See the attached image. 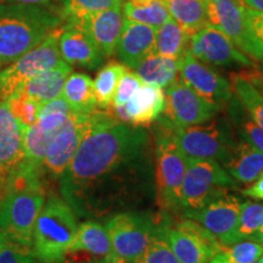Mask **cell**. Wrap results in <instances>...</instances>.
I'll return each mask as SVG.
<instances>
[{
    "label": "cell",
    "mask_w": 263,
    "mask_h": 263,
    "mask_svg": "<svg viewBox=\"0 0 263 263\" xmlns=\"http://www.w3.org/2000/svg\"><path fill=\"white\" fill-rule=\"evenodd\" d=\"M154 149L145 128L100 111L60 179L61 197L78 218L141 211L156 197Z\"/></svg>",
    "instance_id": "obj_1"
},
{
    "label": "cell",
    "mask_w": 263,
    "mask_h": 263,
    "mask_svg": "<svg viewBox=\"0 0 263 263\" xmlns=\"http://www.w3.org/2000/svg\"><path fill=\"white\" fill-rule=\"evenodd\" d=\"M42 173V168L24 161L0 190V232L10 241L28 248L45 203Z\"/></svg>",
    "instance_id": "obj_2"
},
{
    "label": "cell",
    "mask_w": 263,
    "mask_h": 263,
    "mask_svg": "<svg viewBox=\"0 0 263 263\" xmlns=\"http://www.w3.org/2000/svg\"><path fill=\"white\" fill-rule=\"evenodd\" d=\"M62 17L43 5H0V67L11 64L60 27Z\"/></svg>",
    "instance_id": "obj_3"
},
{
    "label": "cell",
    "mask_w": 263,
    "mask_h": 263,
    "mask_svg": "<svg viewBox=\"0 0 263 263\" xmlns=\"http://www.w3.org/2000/svg\"><path fill=\"white\" fill-rule=\"evenodd\" d=\"M77 216L61 196L51 194L43 206L32 235V252L39 263H60L77 232Z\"/></svg>",
    "instance_id": "obj_4"
},
{
    "label": "cell",
    "mask_w": 263,
    "mask_h": 263,
    "mask_svg": "<svg viewBox=\"0 0 263 263\" xmlns=\"http://www.w3.org/2000/svg\"><path fill=\"white\" fill-rule=\"evenodd\" d=\"M154 156L157 201L163 209L180 210L186 156L172 129L160 122L154 129Z\"/></svg>",
    "instance_id": "obj_5"
},
{
    "label": "cell",
    "mask_w": 263,
    "mask_h": 263,
    "mask_svg": "<svg viewBox=\"0 0 263 263\" xmlns=\"http://www.w3.org/2000/svg\"><path fill=\"white\" fill-rule=\"evenodd\" d=\"M236 180L215 160L186 157L182 184V209L197 210L235 189Z\"/></svg>",
    "instance_id": "obj_6"
},
{
    "label": "cell",
    "mask_w": 263,
    "mask_h": 263,
    "mask_svg": "<svg viewBox=\"0 0 263 263\" xmlns=\"http://www.w3.org/2000/svg\"><path fill=\"white\" fill-rule=\"evenodd\" d=\"M157 122L172 129L179 147L189 159L215 160L224 166L236 145L228 127L221 121L186 127L171 126L159 120Z\"/></svg>",
    "instance_id": "obj_7"
},
{
    "label": "cell",
    "mask_w": 263,
    "mask_h": 263,
    "mask_svg": "<svg viewBox=\"0 0 263 263\" xmlns=\"http://www.w3.org/2000/svg\"><path fill=\"white\" fill-rule=\"evenodd\" d=\"M60 31L61 27L54 29L37 47L0 70V99L6 100L21 93L28 81L60 64L62 61L59 50Z\"/></svg>",
    "instance_id": "obj_8"
},
{
    "label": "cell",
    "mask_w": 263,
    "mask_h": 263,
    "mask_svg": "<svg viewBox=\"0 0 263 263\" xmlns=\"http://www.w3.org/2000/svg\"><path fill=\"white\" fill-rule=\"evenodd\" d=\"M105 228L114 254L133 263L145 251L159 224L147 211H123L108 217Z\"/></svg>",
    "instance_id": "obj_9"
},
{
    "label": "cell",
    "mask_w": 263,
    "mask_h": 263,
    "mask_svg": "<svg viewBox=\"0 0 263 263\" xmlns=\"http://www.w3.org/2000/svg\"><path fill=\"white\" fill-rule=\"evenodd\" d=\"M100 111L89 115L72 112L64 127L52 138L42 163V172L60 178L84 138L98 122Z\"/></svg>",
    "instance_id": "obj_10"
},
{
    "label": "cell",
    "mask_w": 263,
    "mask_h": 263,
    "mask_svg": "<svg viewBox=\"0 0 263 263\" xmlns=\"http://www.w3.org/2000/svg\"><path fill=\"white\" fill-rule=\"evenodd\" d=\"M164 98V108L159 121L176 127L209 122L222 107L205 100L180 80H176L166 88Z\"/></svg>",
    "instance_id": "obj_11"
},
{
    "label": "cell",
    "mask_w": 263,
    "mask_h": 263,
    "mask_svg": "<svg viewBox=\"0 0 263 263\" xmlns=\"http://www.w3.org/2000/svg\"><path fill=\"white\" fill-rule=\"evenodd\" d=\"M164 240L180 263H210L222 244L201 224L186 218L171 228L160 224Z\"/></svg>",
    "instance_id": "obj_12"
},
{
    "label": "cell",
    "mask_w": 263,
    "mask_h": 263,
    "mask_svg": "<svg viewBox=\"0 0 263 263\" xmlns=\"http://www.w3.org/2000/svg\"><path fill=\"white\" fill-rule=\"evenodd\" d=\"M240 205L241 202L238 197L227 194L202 209H183V217L200 223L222 245L229 246L240 241L238 236Z\"/></svg>",
    "instance_id": "obj_13"
},
{
    "label": "cell",
    "mask_w": 263,
    "mask_h": 263,
    "mask_svg": "<svg viewBox=\"0 0 263 263\" xmlns=\"http://www.w3.org/2000/svg\"><path fill=\"white\" fill-rule=\"evenodd\" d=\"M179 80L205 100L219 106L232 100V83L209 65L197 60L189 49L180 59Z\"/></svg>",
    "instance_id": "obj_14"
},
{
    "label": "cell",
    "mask_w": 263,
    "mask_h": 263,
    "mask_svg": "<svg viewBox=\"0 0 263 263\" xmlns=\"http://www.w3.org/2000/svg\"><path fill=\"white\" fill-rule=\"evenodd\" d=\"M189 50L197 60L206 65L254 67V62L245 52L240 50L226 34L210 25L190 37Z\"/></svg>",
    "instance_id": "obj_15"
},
{
    "label": "cell",
    "mask_w": 263,
    "mask_h": 263,
    "mask_svg": "<svg viewBox=\"0 0 263 263\" xmlns=\"http://www.w3.org/2000/svg\"><path fill=\"white\" fill-rule=\"evenodd\" d=\"M26 128L0 99V190L24 162Z\"/></svg>",
    "instance_id": "obj_16"
},
{
    "label": "cell",
    "mask_w": 263,
    "mask_h": 263,
    "mask_svg": "<svg viewBox=\"0 0 263 263\" xmlns=\"http://www.w3.org/2000/svg\"><path fill=\"white\" fill-rule=\"evenodd\" d=\"M61 59L71 66L95 70L103 65L105 57L85 29L78 24L66 22L59 35Z\"/></svg>",
    "instance_id": "obj_17"
},
{
    "label": "cell",
    "mask_w": 263,
    "mask_h": 263,
    "mask_svg": "<svg viewBox=\"0 0 263 263\" xmlns=\"http://www.w3.org/2000/svg\"><path fill=\"white\" fill-rule=\"evenodd\" d=\"M164 101L162 88L143 83L127 104L114 107V112L117 120L124 123L146 128L159 120L163 112Z\"/></svg>",
    "instance_id": "obj_18"
},
{
    "label": "cell",
    "mask_w": 263,
    "mask_h": 263,
    "mask_svg": "<svg viewBox=\"0 0 263 263\" xmlns=\"http://www.w3.org/2000/svg\"><path fill=\"white\" fill-rule=\"evenodd\" d=\"M207 25L218 29L242 51L246 37V6L241 0H203ZM244 52V51H242Z\"/></svg>",
    "instance_id": "obj_19"
},
{
    "label": "cell",
    "mask_w": 263,
    "mask_h": 263,
    "mask_svg": "<svg viewBox=\"0 0 263 263\" xmlns=\"http://www.w3.org/2000/svg\"><path fill=\"white\" fill-rule=\"evenodd\" d=\"M155 28L123 18V27L116 52L121 64L133 70L144 59L154 54Z\"/></svg>",
    "instance_id": "obj_20"
},
{
    "label": "cell",
    "mask_w": 263,
    "mask_h": 263,
    "mask_svg": "<svg viewBox=\"0 0 263 263\" xmlns=\"http://www.w3.org/2000/svg\"><path fill=\"white\" fill-rule=\"evenodd\" d=\"M122 3L91 15L78 24L88 32L105 58L112 57L116 52L123 27Z\"/></svg>",
    "instance_id": "obj_21"
},
{
    "label": "cell",
    "mask_w": 263,
    "mask_h": 263,
    "mask_svg": "<svg viewBox=\"0 0 263 263\" xmlns=\"http://www.w3.org/2000/svg\"><path fill=\"white\" fill-rule=\"evenodd\" d=\"M72 73V66L62 60L60 64L42 72L25 84L21 93L38 104H45L61 97L65 82Z\"/></svg>",
    "instance_id": "obj_22"
},
{
    "label": "cell",
    "mask_w": 263,
    "mask_h": 263,
    "mask_svg": "<svg viewBox=\"0 0 263 263\" xmlns=\"http://www.w3.org/2000/svg\"><path fill=\"white\" fill-rule=\"evenodd\" d=\"M223 167L236 182L252 183L263 172V153L251 144L240 140Z\"/></svg>",
    "instance_id": "obj_23"
},
{
    "label": "cell",
    "mask_w": 263,
    "mask_h": 263,
    "mask_svg": "<svg viewBox=\"0 0 263 263\" xmlns=\"http://www.w3.org/2000/svg\"><path fill=\"white\" fill-rule=\"evenodd\" d=\"M68 251H85L103 258L114 254L106 228L95 219H87L78 226Z\"/></svg>",
    "instance_id": "obj_24"
},
{
    "label": "cell",
    "mask_w": 263,
    "mask_h": 263,
    "mask_svg": "<svg viewBox=\"0 0 263 263\" xmlns=\"http://www.w3.org/2000/svg\"><path fill=\"white\" fill-rule=\"evenodd\" d=\"M61 98L72 111L89 115L97 108L93 80L85 73H71L65 82Z\"/></svg>",
    "instance_id": "obj_25"
},
{
    "label": "cell",
    "mask_w": 263,
    "mask_h": 263,
    "mask_svg": "<svg viewBox=\"0 0 263 263\" xmlns=\"http://www.w3.org/2000/svg\"><path fill=\"white\" fill-rule=\"evenodd\" d=\"M180 59H170L157 54H151L140 61L133 71L143 83L167 88L177 80L179 73Z\"/></svg>",
    "instance_id": "obj_26"
},
{
    "label": "cell",
    "mask_w": 263,
    "mask_h": 263,
    "mask_svg": "<svg viewBox=\"0 0 263 263\" xmlns=\"http://www.w3.org/2000/svg\"><path fill=\"white\" fill-rule=\"evenodd\" d=\"M190 37L185 31L170 17L155 29V47L154 54L179 60L189 49Z\"/></svg>",
    "instance_id": "obj_27"
},
{
    "label": "cell",
    "mask_w": 263,
    "mask_h": 263,
    "mask_svg": "<svg viewBox=\"0 0 263 263\" xmlns=\"http://www.w3.org/2000/svg\"><path fill=\"white\" fill-rule=\"evenodd\" d=\"M170 16L189 37L207 26L203 0H163Z\"/></svg>",
    "instance_id": "obj_28"
},
{
    "label": "cell",
    "mask_w": 263,
    "mask_h": 263,
    "mask_svg": "<svg viewBox=\"0 0 263 263\" xmlns=\"http://www.w3.org/2000/svg\"><path fill=\"white\" fill-rule=\"evenodd\" d=\"M124 20L159 28L168 20L170 12L163 0H123Z\"/></svg>",
    "instance_id": "obj_29"
},
{
    "label": "cell",
    "mask_w": 263,
    "mask_h": 263,
    "mask_svg": "<svg viewBox=\"0 0 263 263\" xmlns=\"http://www.w3.org/2000/svg\"><path fill=\"white\" fill-rule=\"evenodd\" d=\"M127 70L128 68L121 62L111 61L98 72L95 81H93L97 106L106 110L112 105L118 82Z\"/></svg>",
    "instance_id": "obj_30"
},
{
    "label": "cell",
    "mask_w": 263,
    "mask_h": 263,
    "mask_svg": "<svg viewBox=\"0 0 263 263\" xmlns=\"http://www.w3.org/2000/svg\"><path fill=\"white\" fill-rule=\"evenodd\" d=\"M233 91L254 122L263 129V97L240 73L230 76Z\"/></svg>",
    "instance_id": "obj_31"
},
{
    "label": "cell",
    "mask_w": 263,
    "mask_h": 263,
    "mask_svg": "<svg viewBox=\"0 0 263 263\" xmlns=\"http://www.w3.org/2000/svg\"><path fill=\"white\" fill-rule=\"evenodd\" d=\"M262 254V244L245 239L229 246L222 245L210 259V263H252L258 261Z\"/></svg>",
    "instance_id": "obj_32"
},
{
    "label": "cell",
    "mask_w": 263,
    "mask_h": 263,
    "mask_svg": "<svg viewBox=\"0 0 263 263\" xmlns=\"http://www.w3.org/2000/svg\"><path fill=\"white\" fill-rule=\"evenodd\" d=\"M122 2L123 0H62L60 16L66 22L80 24L89 16Z\"/></svg>",
    "instance_id": "obj_33"
},
{
    "label": "cell",
    "mask_w": 263,
    "mask_h": 263,
    "mask_svg": "<svg viewBox=\"0 0 263 263\" xmlns=\"http://www.w3.org/2000/svg\"><path fill=\"white\" fill-rule=\"evenodd\" d=\"M246 37L242 51L256 60H263V14L246 8Z\"/></svg>",
    "instance_id": "obj_34"
},
{
    "label": "cell",
    "mask_w": 263,
    "mask_h": 263,
    "mask_svg": "<svg viewBox=\"0 0 263 263\" xmlns=\"http://www.w3.org/2000/svg\"><path fill=\"white\" fill-rule=\"evenodd\" d=\"M263 219V205L252 201H245L240 205L238 236L239 240L251 239L258 233Z\"/></svg>",
    "instance_id": "obj_35"
},
{
    "label": "cell",
    "mask_w": 263,
    "mask_h": 263,
    "mask_svg": "<svg viewBox=\"0 0 263 263\" xmlns=\"http://www.w3.org/2000/svg\"><path fill=\"white\" fill-rule=\"evenodd\" d=\"M240 107L234 106L232 108V118L235 123L238 134L241 140L251 144L252 146L263 153V129H261L254 121L250 118L248 112H244V107L240 104Z\"/></svg>",
    "instance_id": "obj_36"
},
{
    "label": "cell",
    "mask_w": 263,
    "mask_h": 263,
    "mask_svg": "<svg viewBox=\"0 0 263 263\" xmlns=\"http://www.w3.org/2000/svg\"><path fill=\"white\" fill-rule=\"evenodd\" d=\"M133 263H180L161 233L160 224L145 251Z\"/></svg>",
    "instance_id": "obj_37"
},
{
    "label": "cell",
    "mask_w": 263,
    "mask_h": 263,
    "mask_svg": "<svg viewBox=\"0 0 263 263\" xmlns=\"http://www.w3.org/2000/svg\"><path fill=\"white\" fill-rule=\"evenodd\" d=\"M6 103L11 114L26 127H31L35 123L38 118L39 110L42 105L32 100L25 94L18 93L6 99Z\"/></svg>",
    "instance_id": "obj_38"
},
{
    "label": "cell",
    "mask_w": 263,
    "mask_h": 263,
    "mask_svg": "<svg viewBox=\"0 0 263 263\" xmlns=\"http://www.w3.org/2000/svg\"><path fill=\"white\" fill-rule=\"evenodd\" d=\"M141 84H143V82L136 74V72L127 70L124 72V74L122 76L120 82H118L111 106L118 107L127 104L133 98V95L137 93V90L139 89Z\"/></svg>",
    "instance_id": "obj_39"
},
{
    "label": "cell",
    "mask_w": 263,
    "mask_h": 263,
    "mask_svg": "<svg viewBox=\"0 0 263 263\" xmlns=\"http://www.w3.org/2000/svg\"><path fill=\"white\" fill-rule=\"evenodd\" d=\"M0 263H39L28 246L8 241L0 248Z\"/></svg>",
    "instance_id": "obj_40"
},
{
    "label": "cell",
    "mask_w": 263,
    "mask_h": 263,
    "mask_svg": "<svg viewBox=\"0 0 263 263\" xmlns=\"http://www.w3.org/2000/svg\"><path fill=\"white\" fill-rule=\"evenodd\" d=\"M104 258L85 251H68L60 263H103Z\"/></svg>",
    "instance_id": "obj_41"
},
{
    "label": "cell",
    "mask_w": 263,
    "mask_h": 263,
    "mask_svg": "<svg viewBox=\"0 0 263 263\" xmlns=\"http://www.w3.org/2000/svg\"><path fill=\"white\" fill-rule=\"evenodd\" d=\"M241 194L245 196L254 197V199L263 200V172L257 177V179L254 180L252 185H250L246 189H242Z\"/></svg>",
    "instance_id": "obj_42"
},
{
    "label": "cell",
    "mask_w": 263,
    "mask_h": 263,
    "mask_svg": "<svg viewBox=\"0 0 263 263\" xmlns=\"http://www.w3.org/2000/svg\"><path fill=\"white\" fill-rule=\"evenodd\" d=\"M246 8L263 14V0H241Z\"/></svg>",
    "instance_id": "obj_43"
},
{
    "label": "cell",
    "mask_w": 263,
    "mask_h": 263,
    "mask_svg": "<svg viewBox=\"0 0 263 263\" xmlns=\"http://www.w3.org/2000/svg\"><path fill=\"white\" fill-rule=\"evenodd\" d=\"M49 0H3L9 4H26V5H45Z\"/></svg>",
    "instance_id": "obj_44"
},
{
    "label": "cell",
    "mask_w": 263,
    "mask_h": 263,
    "mask_svg": "<svg viewBox=\"0 0 263 263\" xmlns=\"http://www.w3.org/2000/svg\"><path fill=\"white\" fill-rule=\"evenodd\" d=\"M103 263H130V262H128V261H126V259L121 258L120 256L112 254V255L107 256V257H105Z\"/></svg>",
    "instance_id": "obj_45"
},
{
    "label": "cell",
    "mask_w": 263,
    "mask_h": 263,
    "mask_svg": "<svg viewBox=\"0 0 263 263\" xmlns=\"http://www.w3.org/2000/svg\"><path fill=\"white\" fill-rule=\"evenodd\" d=\"M251 240H255V241H258L259 244L263 245V234H256L251 238Z\"/></svg>",
    "instance_id": "obj_46"
},
{
    "label": "cell",
    "mask_w": 263,
    "mask_h": 263,
    "mask_svg": "<svg viewBox=\"0 0 263 263\" xmlns=\"http://www.w3.org/2000/svg\"><path fill=\"white\" fill-rule=\"evenodd\" d=\"M8 241H10V240L6 239L5 236H4V234H3V233L0 232V248H2V246H4Z\"/></svg>",
    "instance_id": "obj_47"
},
{
    "label": "cell",
    "mask_w": 263,
    "mask_h": 263,
    "mask_svg": "<svg viewBox=\"0 0 263 263\" xmlns=\"http://www.w3.org/2000/svg\"><path fill=\"white\" fill-rule=\"evenodd\" d=\"M256 234H263V219H262L261 227H259V230H258V233H256ZM256 234H255V235H256Z\"/></svg>",
    "instance_id": "obj_48"
},
{
    "label": "cell",
    "mask_w": 263,
    "mask_h": 263,
    "mask_svg": "<svg viewBox=\"0 0 263 263\" xmlns=\"http://www.w3.org/2000/svg\"><path fill=\"white\" fill-rule=\"evenodd\" d=\"M259 70H261V72L263 73V60H261V64H259Z\"/></svg>",
    "instance_id": "obj_49"
},
{
    "label": "cell",
    "mask_w": 263,
    "mask_h": 263,
    "mask_svg": "<svg viewBox=\"0 0 263 263\" xmlns=\"http://www.w3.org/2000/svg\"><path fill=\"white\" fill-rule=\"evenodd\" d=\"M258 263H263V254H262V256H261V257H259V258H258Z\"/></svg>",
    "instance_id": "obj_50"
},
{
    "label": "cell",
    "mask_w": 263,
    "mask_h": 263,
    "mask_svg": "<svg viewBox=\"0 0 263 263\" xmlns=\"http://www.w3.org/2000/svg\"><path fill=\"white\" fill-rule=\"evenodd\" d=\"M252 263H258V261H256V262H252Z\"/></svg>",
    "instance_id": "obj_51"
}]
</instances>
